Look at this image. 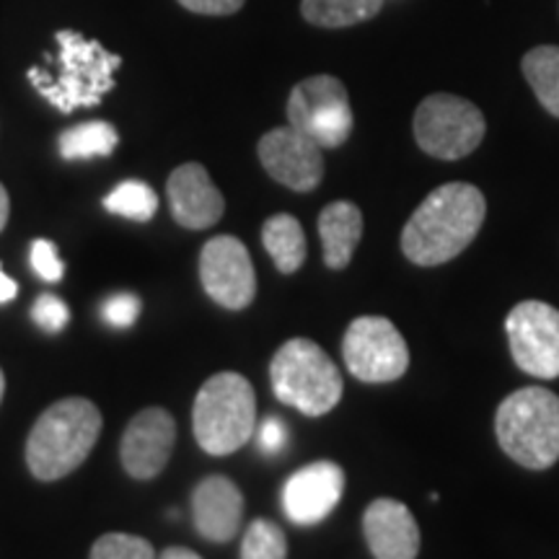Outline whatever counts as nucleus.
Instances as JSON below:
<instances>
[{
    "instance_id": "1",
    "label": "nucleus",
    "mask_w": 559,
    "mask_h": 559,
    "mask_svg": "<svg viewBox=\"0 0 559 559\" xmlns=\"http://www.w3.org/2000/svg\"><path fill=\"white\" fill-rule=\"evenodd\" d=\"M487 215L481 190L466 181L438 187L409 215L402 230L404 257L417 267H438L464 251L477 239Z\"/></svg>"
},
{
    "instance_id": "2",
    "label": "nucleus",
    "mask_w": 559,
    "mask_h": 559,
    "mask_svg": "<svg viewBox=\"0 0 559 559\" xmlns=\"http://www.w3.org/2000/svg\"><path fill=\"white\" fill-rule=\"evenodd\" d=\"M55 55L29 68L26 79L62 115L96 107L115 88V73L122 58L109 52L102 41L86 39L73 29L55 34Z\"/></svg>"
},
{
    "instance_id": "3",
    "label": "nucleus",
    "mask_w": 559,
    "mask_h": 559,
    "mask_svg": "<svg viewBox=\"0 0 559 559\" xmlns=\"http://www.w3.org/2000/svg\"><path fill=\"white\" fill-rule=\"evenodd\" d=\"M102 432V412L83 396L55 402L41 415L26 440V464L41 481H55L75 472L94 451Z\"/></svg>"
},
{
    "instance_id": "4",
    "label": "nucleus",
    "mask_w": 559,
    "mask_h": 559,
    "mask_svg": "<svg viewBox=\"0 0 559 559\" xmlns=\"http://www.w3.org/2000/svg\"><path fill=\"white\" fill-rule=\"evenodd\" d=\"M495 436L515 464L544 472L559 461V396L542 386L513 391L495 412Z\"/></svg>"
},
{
    "instance_id": "5",
    "label": "nucleus",
    "mask_w": 559,
    "mask_h": 559,
    "mask_svg": "<svg viewBox=\"0 0 559 559\" xmlns=\"http://www.w3.org/2000/svg\"><path fill=\"white\" fill-rule=\"evenodd\" d=\"M257 423V400L241 373H215L202 383L192 409V428L200 449L210 456H228L247 445Z\"/></svg>"
},
{
    "instance_id": "6",
    "label": "nucleus",
    "mask_w": 559,
    "mask_h": 559,
    "mask_svg": "<svg viewBox=\"0 0 559 559\" xmlns=\"http://www.w3.org/2000/svg\"><path fill=\"white\" fill-rule=\"evenodd\" d=\"M272 391L283 404H290L309 417L332 412L342 400L340 368L317 342L296 337L277 349L270 362Z\"/></svg>"
},
{
    "instance_id": "7",
    "label": "nucleus",
    "mask_w": 559,
    "mask_h": 559,
    "mask_svg": "<svg viewBox=\"0 0 559 559\" xmlns=\"http://www.w3.org/2000/svg\"><path fill=\"white\" fill-rule=\"evenodd\" d=\"M417 145L428 156L459 160L479 148L487 122L477 104L453 94H432L423 99L412 120Z\"/></svg>"
},
{
    "instance_id": "8",
    "label": "nucleus",
    "mask_w": 559,
    "mask_h": 559,
    "mask_svg": "<svg viewBox=\"0 0 559 559\" xmlns=\"http://www.w3.org/2000/svg\"><path fill=\"white\" fill-rule=\"evenodd\" d=\"M288 122L290 128L311 138L321 151L345 145L355 128L345 83L334 75H311L300 81L290 91Z\"/></svg>"
},
{
    "instance_id": "9",
    "label": "nucleus",
    "mask_w": 559,
    "mask_h": 559,
    "mask_svg": "<svg viewBox=\"0 0 559 559\" xmlns=\"http://www.w3.org/2000/svg\"><path fill=\"white\" fill-rule=\"evenodd\" d=\"M342 358L358 381L389 383L407 373L409 347L394 321L386 317H360L347 326Z\"/></svg>"
},
{
    "instance_id": "10",
    "label": "nucleus",
    "mask_w": 559,
    "mask_h": 559,
    "mask_svg": "<svg viewBox=\"0 0 559 559\" xmlns=\"http://www.w3.org/2000/svg\"><path fill=\"white\" fill-rule=\"evenodd\" d=\"M506 332L515 366L534 379H559V311L523 300L508 313Z\"/></svg>"
},
{
    "instance_id": "11",
    "label": "nucleus",
    "mask_w": 559,
    "mask_h": 559,
    "mask_svg": "<svg viewBox=\"0 0 559 559\" xmlns=\"http://www.w3.org/2000/svg\"><path fill=\"white\" fill-rule=\"evenodd\" d=\"M200 280L207 296L228 311L247 309L254 300V264L249 249L236 236H215L202 247Z\"/></svg>"
},
{
    "instance_id": "12",
    "label": "nucleus",
    "mask_w": 559,
    "mask_h": 559,
    "mask_svg": "<svg viewBox=\"0 0 559 559\" xmlns=\"http://www.w3.org/2000/svg\"><path fill=\"white\" fill-rule=\"evenodd\" d=\"M260 160L272 179L293 192L317 190L324 179V156L311 138L296 128H275L260 140Z\"/></svg>"
},
{
    "instance_id": "13",
    "label": "nucleus",
    "mask_w": 559,
    "mask_h": 559,
    "mask_svg": "<svg viewBox=\"0 0 559 559\" xmlns=\"http://www.w3.org/2000/svg\"><path fill=\"white\" fill-rule=\"evenodd\" d=\"M345 492V472L334 461H313L283 487V510L296 526H317L332 515Z\"/></svg>"
},
{
    "instance_id": "14",
    "label": "nucleus",
    "mask_w": 559,
    "mask_h": 559,
    "mask_svg": "<svg viewBox=\"0 0 559 559\" xmlns=\"http://www.w3.org/2000/svg\"><path fill=\"white\" fill-rule=\"evenodd\" d=\"M174 440H177V423L166 409L151 407L138 412L130 419L122 436V464L130 477L153 479L169 464Z\"/></svg>"
},
{
    "instance_id": "15",
    "label": "nucleus",
    "mask_w": 559,
    "mask_h": 559,
    "mask_svg": "<svg viewBox=\"0 0 559 559\" xmlns=\"http://www.w3.org/2000/svg\"><path fill=\"white\" fill-rule=\"evenodd\" d=\"M166 192H169L174 221L190 230L215 226L226 213V200L213 185L205 166L200 164H185L174 169Z\"/></svg>"
},
{
    "instance_id": "16",
    "label": "nucleus",
    "mask_w": 559,
    "mask_h": 559,
    "mask_svg": "<svg viewBox=\"0 0 559 559\" xmlns=\"http://www.w3.org/2000/svg\"><path fill=\"white\" fill-rule=\"evenodd\" d=\"M362 534L376 559H417L419 526L412 510L400 500L379 498L366 508Z\"/></svg>"
},
{
    "instance_id": "17",
    "label": "nucleus",
    "mask_w": 559,
    "mask_h": 559,
    "mask_svg": "<svg viewBox=\"0 0 559 559\" xmlns=\"http://www.w3.org/2000/svg\"><path fill=\"white\" fill-rule=\"evenodd\" d=\"M192 519L202 539L226 544L243 523V495L228 477L213 474L192 492Z\"/></svg>"
},
{
    "instance_id": "18",
    "label": "nucleus",
    "mask_w": 559,
    "mask_h": 559,
    "mask_svg": "<svg viewBox=\"0 0 559 559\" xmlns=\"http://www.w3.org/2000/svg\"><path fill=\"white\" fill-rule=\"evenodd\" d=\"M319 236L324 249V264L330 270H345L353 262L362 236V213L355 202L340 200L321 210Z\"/></svg>"
},
{
    "instance_id": "19",
    "label": "nucleus",
    "mask_w": 559,
    "mask_h": 559,
    "mask_svg": "<svg viewBox=\"0 0 559 559\" xmlns=\"http://www.w3.org/2000/svg\"><path fill=\"white\" fill-rule=\"evenodd\" d=\"M262 243L283 275H293L306 262V234L288 213L272 215L262 228Z\"/></svg>"
},
{
    "instance_id": "20",
    "label": "nucleus",
    "mask_w": 559,
    "mask_h": 559,
    "mask_svg": "<svg viewBox=\"0 0 559 559\" xmlns=\"http://www.w3.org/2000/svg\"><path fill=\"white\" fill-rule=\"evenodd\" d=\"M523 75L551 117H559V47L542 45L523 55Z\"/></svg>"
},
{
    "instance_id": "21",
    "label": "nucleus",
    "mask_w": 559,
    "mask_h": 559,
    "mask_svg": "<svg viewBox=\"0 0 559 559\" xmlns=\"http://www.w3.org/2000/svg\"><path fill=\"white\" fill-rule=\"evenodd\" d=\"M383 0H304L300 13L321 29H345L362 24L381 11Z\"/></svg>"
},
{
    "instance_id": "22",
    "label": "nucleus",
    "mask_w": 559,
    "mask_h": 559,
    "mask_svg": "<svg viewBox=\"0 0 559 559\" xmlns=\"http://www.w3.org/2000/svg\"><path fill=\"white\" fill-rule=\"evenodd\" d=\"M117 143H120V135L109 122H83L62 132L58 148L66 160H88L111 156Z\"/></svg>"
},
{
    "instance_id": "23",
    "label": "nucleus",
    "mask_w": 559,
    "mask_h": 559,
    "mask_svg": "<svg viewBox=\"0 0 559 559\" xmlns=\"http://www.w3.org/2000/svg\"><path fill=\"white\" fill-rule=\"evenodd\" d=\"M104 207L111 215H120V218L135 221V223H148L158 210V194L153 192V187L145 181L130 179L117 185L107 198H104Z\"/></svg>"
},
{
    "instance_id": "24",
    "label": "nucleus",
    "mask_w": 559,
    "mask_h": 559,
    "mask_svg": "<svg viewBox=\"0 0 559 559\" xmlns=\"http://www.w3.org/2000/svg\"><path fill=\"white\" fill-rule=\"evenodd\" d=\"M241 559H288L285 531L272 521H251L247 534H243Z\"/></svg>"
},
{
    "instance_id": "25",
    "label": "nucleus",
    "mask_w": 559,
    "mask_h": 559,
    "mask_svg": "<svg viewBox=\"0 0 559 559\" xmlns=\"http://www.w3.org/2000/svg\"><path fill=\"white\" fill-rule=\"evenodd\" d=\"M88 559H156L151 542L132 534H104L94 542Z\"/></svg>"
},
{
    "instance_id": "26",
    "label": "nucleus",
    "mask_w": 559,
    "mask_h": 559,
    "mask_svg": "<svg viewBox=\"0 0 559 559\" xmlns=\"http://www.w3.org/2000/svg\"><path fill=\"white\" fill-rule=\"evenodd\" d=\"M32 319L37 321V326H41L47 334H58L68 326L70 311L62 298L52 296V293H41L32 306Z\"/></svg>"
},
{
    "instance_id": "27",
    "label": "nucleus",
    "mask_w": 559,
    "mask_h": 559,
    "mask_svg": "<svg viewBox=\"0 0 559 559\" xmlns=\"http://www.w3.org/2000/svg\"><path fill=\"white\" fill-rule=\"evenodd\" d=\"M140 311H143V304H140L138 296H132V293H115V296L104 300L102 319L109 326H115V330H128L138 321Z\"/></svg>"
},
{
    "instance_id": "28",
    "label": "nucleus",
    "mask_w": 559,
    "mask_h": 559,
    "mask_svg": "<svg viewBox=\"0 0 559 559\" xmlns=\"http://www.w3.org/2000/svg\"><path fill=\"white\" fill-rule=\"evenodd\" d=\"M32 270L45 280V283H60L66 277V264H62L58 247L47 239H37L32 241Z\"/></svg>"
},
{
    "instance_id": "29",
    "label": "nucleus",
    "mask_w": 559,
    "mask_h": 559,
    "mask_svg": "<svg viewBox=\"0 0 559 559\" xmlns=\"http://www.w3.org/2000/svg\"><path fill=\"white\" fill-rule=\"evenodd\" d=\"M288 425L280 417H267L260 428V449L264 453H270V456H277V453L288 449Z\"/></svg>"
},
{
    "instance_id": "30",
    "label": "nucleus",
    "mask_w": 559,
    "mask_h": 559,
    "mask_svg": "<svg viewBox=\"0 0 559 559\" xmlns=\"http://www.w3.org/2000/svg\"><path fill=\"white\" fill-rule=\"evenodd\" d=\"M187 11L205 13V16H230L241 11L247 0H179Z\"/></svg>"
},
{
    "instance_id": "31",
    "label": "nucleus",
    "mask_w": 559,
    "mask_h": 559,
    "mask_svg": "<svg viewBox=\"0 0 559 559\" xmlns=\"http://www.w3.org/2000/svg\"><path fill=\"white\" fill-rule=\"evenodd\" d=\"M16 296H19V283L5 275L3 264H0V304H11Z\"/></svg>"
},
{
    "instance_id": "32",
    "label": "nucleus",
    "mask_w": 559,
    "mask_h": 559,
    "mask_svg": "<svg viewBox=\"0 0 559 559\" xmlns=\"http://www.w3.org/2000/svg\"><path fill=\"white\" fill-rule=\"evenodd\" d=\"M160 559H202L198 551L192 549H185V547H169L164 549V555H160Z\"/></svg>"
},
{
    "instance_id": "33",
    "label": "nucleus",
    "mask_w": 559,
    "mask_h": 559,
    "mask_svg": "<svg viewBox=\"0 0 559 559\" xmlns=\"http://www.w3.org/2000/svg\"><path fill=\"white\" fill-rule=\"evenodd\" d=\"M9 213H11L9 192H5V187L0 185V230H3L5 223H9Z\"/></svg>"
},
{
    "instance_id": "34",
    "label": "nucleus",
    "mask_w": 559,
    "mask_h": 559,
    "mask_svg": "<svg viewBox=\"0 0 559 559\" xmlns=\"http://www.w3.org/2000/svg\"><path fill=\"white\" fill-rule=\"evenodd\" d=\"M3 391H5V379H3V370H0V402H3Z\"/></svg>"
}]
</instances>
